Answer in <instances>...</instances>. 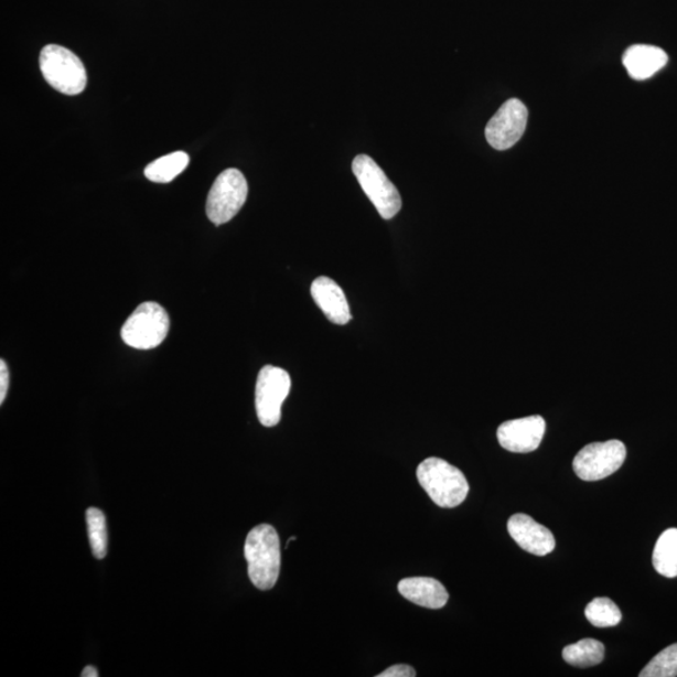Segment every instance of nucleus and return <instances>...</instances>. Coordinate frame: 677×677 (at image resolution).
Masks as SVG:
<instances>
[{
    "mask_svg": "<svg viewBox=\"0 0 677 677\" xmlns=\"http://www.w3.org/2000/svg\"><path fill=\"white\" fill-rule=\"evenodd\" d=\"M244 554L255 588L271 590L278 582L281 566L277 529L267 524L252 528L246 537Z\"/></svg>",
    "mask_w": 677,
    "mask_h": 677,
    "instance_id": "nucleus-1",
    "label": "nucleus"
},
{
    "mask_svg": "<svg viewBox=\"0 0 677 677\" xmlns=\"http://www.w3.org/2000/svg\"><path fill=\"white\" fill-rule=\"evenodd\" d=\"M417 479L439 507L454 508L469 496L470 484L463 472L436 456L418 465Z\"/></svg>",
    "mask_w": 677,
    "mask_h": 677,
    "instance_id": "nucleus-2",
    "label": "nucleus"
},
{
    "mask_svg": "<svg viewBox=\"0 0 677 677\" xmlns=\"http://www.w3.org/2000/svg\"><path fill=\"white\" fill-rule=\"evenodd\" d=\"M40 67L44 79L63 95H79L87 86L85 64L62 45H45L41 52Z\"/></svg>",
    "mask_w": 677,
    "mask_h": 677,
    "instance_id": "nucleus-3",
    "label": "nucleus"
},
{
    "mask_svg": "<svg viewBox=\"0 0 677 677\" xmlns=\"http://www.w3.org/2000/svg\"><path fill=\"white\" fill-rule=\"evenodd\" d=\"M170 319L160 304L148 301L137 308L122 326V341L135 350L149 351L166 338Z\"/></svg>",
    "mask_w": 677,
    "mask_h": 677,
    "instance_id": "nucleus-4",
    "label": "nucleus"
},
{
    "mask_svg": "<svg viewBox=\"0 0 677 677\" xmlns=\"http://www.w3.org/2000/svg\"><path fill=\"white\" fill-rule=\"evenodd\" d=\"M353 172L365 195L372 201L384 219L398 215L401 208L399 191L386 173L367 154H359L353 161Z\"/></svg>",
    "mask_w": 677,
    "mask_h": 677,
    "instance_id": "nucleus-5",
    "label": "nucleus"
},
{
    "mask_svg": "<svg viewBox=\"0 0 677 677\" xmlns=\"http://www.w3.org/2000/svg\"><path fill=\"white\" fill-rule=\"evenodd\" d=\"M249 186L243 172L228 169L215 180L208 192L206 214L215 225H224L233 219L246 203Z\"/></svg>",
    "mask_w": 677,
    "mask_h": 677,
    "instance_id": "nucleus-6",
    "label": "nucleus"
},
{
    "mask_svg": "<svg viewBox=\"0 0 677 677\" xmlns=\"http://www.w3.org/2000/svg\"><path fill=\"white\" fill-rule=\"evenodd\" d=\"M290 389L291 379L287 370L272 365H267L260 370L256 382L255 407L264 427L271 428L280 423L281 407Z\"/></svg>",
    "mask_w": 677,
    "mask_h": 677,
    "instance_id": "nucleus-7",
    "label": "nucleus"
},
{
    "mask_svg": "<svg viewBox=\"0 0 677 677\" xmlns=\"http://www.w3.org/2000/svg\"><path fill=\"white\" fill-rule=\"evenodd\" d=\"M626 454L625 444L616 439L591 443L574 456L573 471L585 482L605 480L621 469Z\"/></svg>",
    "mask_w": 677,
    "mask_h": 677,
    "instance_id": "nucleus-8",
    "label": "nucleus"
},
{
    "mask_svg": "<svg viewBox=\"0 0 677 677\" xmlns=\"http://www.w3.org/2000/svg\"><path fill=\"white\" fill-rule=\"evenodd\" d=\"M528 111L519 99L512 98L503 104L486 127V139L494 150L505 151L523 139Z\"/></svg>",
    "mask_w": 677,
    "mask_h": 677,
    "instance_id": "nucleus-9",
    "label": "nucleus"
},
{
    "mask_svg": "<svg viewBox=\"0 0 677 677\" xmlns=\"http://www.w3.org/2000/svg\"><path fill=\"white\" fill-rule=\"evenodd\" d=\"M545 432V419L541 416H530L501 425L497 438L499 444L508 452L529 453L541 444Z\"/></svg>",
    "mask_w": 677,
    "mask_h": 677,
    "instance_id": "nucleus-10",
    "label": "nucleus"
},
{
    "mask_svg": "<svg viewBox=\"0 0 677 677\" xmlns=\"http://www.w3.org/2000/svg\"><path fill=\"white\" fill-rule=\"evenodd\" d=\"M508 533L526 552L546 556L555 550L556 541L551 530L527 515L512 516L508 520Z\"/></svg>",
    "mask_w": 677,
    "mask_h": 677,
    "instance_id": "nucleus-11",
    "label": "nucleus"
},
{
    "mask_svg": "<svg viewBox=\"0 0 677 677\" xmlns=\"http://www.w3.org/2000/svg\"><path fill=\"white\" fill-rule=\"evenodd\" d=\"M310 291L316 305L332 323L345 325L351 322L352 314L347 299L343 289L333 279L326 277L315 279L311 283Z\"/></svg>",
    "mask_w": 677,
    "mask_h": 677,
    "instance_id": "nucleus-12",
    "label": "nucleus"
},
{
    "mask_svg": "<svg viewBox=\"0 0 677 677\" xmlns=\"http://www.w3.org/2000/svg\"><path fill=\"white\" fill-rule=\"evenodd\" d=\"M669 61L664 50L648 44H635L624 53L622 63L628 76L635 80H645L662 71Z\"/></svg>",
    "mask_w": 677,
    "mask_h": 677,
    "instance_id": "nucleus-13",
    "label": "nucleus"
},
{
    "mask_svg": "<svg viewBox=\"0 0 677 677\" xmlns=\"http://www.w3.org/2000/svg\"><path fill=\"white\" fill-rule=\"evenodd\" d=\"M401 597L410 602L431 610H439L447 605L450 594L444 585L431 578H409L398 584Z\"/></svg>",
    "mask_w": 677,
    "mask_h": 677,
    "instance_id": "nucleus-14",
    "label": "nucleus"
},
{
    "mask_svg": "<svg viewBox=\"0 0 677 677\" xmlns=\"http://www.w3.org/2000/svg\"><path fill=\"white\" fill-rule=\"evenodd\" d=\"M189 154L182 151L172 152L155 160L144 169V176L155 184H169L189 166Z\"/></svg>",
    "mask_w": 677,
    "mask_h": 677,
    "instance_id": "nucleus-15",
    "label": "nucleus"
},
{
    "mask_svg": "<svg viewBox=\"0 0 677 677\" xmlns=\"http://www.w3.org/2000/svg\"><path fill=\"white\" fill-rule=\"evenodd\" d=\"M655 570L667 579L677 578V528L658 537L653 555Z\"/></svg>",
    "mask_w": 677,
    "mask_h": 677,
    "instance_id": "nucleus-16",
    "label": "nucleus"
},
{
    "mask_svg": "<svg viewBox=\"0 0 677 677\" xmlns=\"http://www.w3.org/2000/svg\"><path fill=\"white\" fill-rule=\"evenodd\" d=\"M562 657L567 664L576 667L597 666L605 657V646L598 640L584 638L579 643L566 646Z\"/></svg>",
    "mask_w": 677,
    "mask_h": 677,
    "instance_id": "nucleus-17",
    "label": "nucleus"
},
{
    "mask_svg": "<svg viewBox=\"0 0 677 677\" xmlns=\"http://www.w3.org/2000/svg\"><path fill=\"white\" fill-rule=\"evenodd\" d=\"M584 615L593 626L602 628L616 626L622 620L621 610L608 598L592 600L585 608Z\"/></svg>",
    "mask_w": 677,
    "mask_h": 677,
    "instance_id": "nucleus-18",
    "label": "nucleus"
},
{
    "mask_svg": "<svg viewBox=\"0 0 677 677\" xmlns=\"http://www.w3.org/2000/svg\"><path fill=\"white\" fill-rule=\"evenodd\" d=\"M87 519V528H88V538L90 548H93V554L97 560H104L107 556V524L104 512L90 507L87 509L86 514Z\"/></svg>",
    "mask_w": 677,
    "mask_h": 677,
    "instance_id": "nucleus-19",
    "label": "nucleus"
},
{
    "mask_svg": "<svg viewBox=\"0 0 677 677\" xmlns=\"http://www.w3.org/2000/svg\"><path fill=\"white\" fill-rule=\"evenodd\" d=\"M677 676V643L658 653L640 673V677Z\"/></svg>",
    "mask_w": 677,
    "mask_h": 677,
    "instance_id": "nucleus-20",
    "label": "nucleus"
},
{
    "mask_svg": "<svg viewBox=\"0 0 677 677\" xmlns=\"http://www.w3.org/2000/svg\"><path fill=\"white\" fill-rule=\"evenodd\" d=\"M417 676L413 667L405 664H399L389 667L388 670L378 675V677H415Z\"/></svg>",
    "mask_w": 677,
    "mask_h": 677,
    "instance_id": "nucleus-21",
    "label": "nucleus"
},
{
    "mask_svg": "<svg viewBox=\"0 0 677 677\" xmlns=\"http://www.w3.org/2000/svg\"><path fill=\"white\" fill-rule=\"evenodd\" d=\"M9 388V372L4 361H0V405H3Z\"/></svg>",
    "mask_w": 677,
    "mask_h": 677,
    "instance_id": "nucleus-22",
    "label": "nucleus"
},
{
    "mask_svg": "<svg viewBox=\"0 0 677 677\" xmlns=\"http://www.w3.org/2000/svg\"><path fill=\"white\" fill-rule=\"evenodd\" d=\"M82 677H98L99 674L95 666H86L84 671L80 674Z\"/></svg>",
    "mask_w": 677,
    "mask_h": 677,
    "instance_id": "nucleus-23",
    "label": "nucleus"
}]
</instances>
